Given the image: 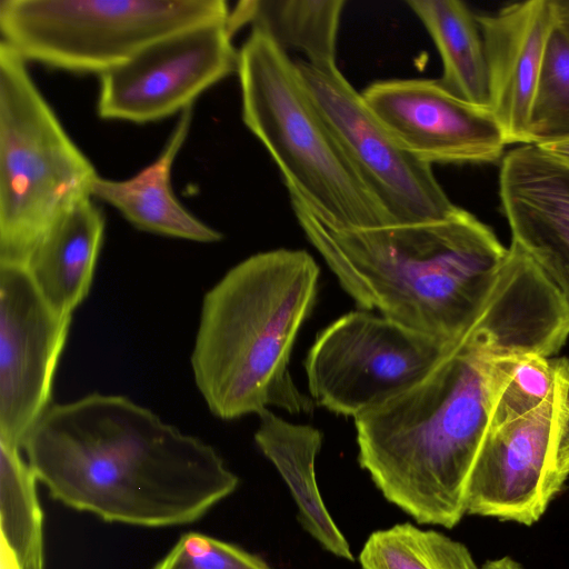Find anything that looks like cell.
Instances as JSON below:
<instances>
[{
	"label": "cell",
	"instance_id": "obj_1",
	"mask_svg": "<svg viewBox=\"0 0 569 569\" xmlns=\"http://www.w3.org/2000/svg\"><path fill=\"white\" fill-rule=\"evenodd\" d=\"M22 449L53 499L110 522L190 523L239 483L210 445L117 395L52 405Z\"/></svg>",
	"mask_w": 569,
	"mask_h": 569
},
{
	"label": "cell",
	"instance_id": "obj_2",
	"mask_svg": "<svg viewBox=\"0 0 569 569\" xmlns=\"http://www.w3.org/2000/svg\"><path fill=\"white\" fill-rule=\"evenodd\" d=\"M528 350L518 320L491 300L426 378L355 418L359 463L388 501L419 523L461 520L501 360Z\"/></svg>",
	"mask_w": 569,
	"mask_h": 569
},
{
	"label": "cell",
	"instance_id": "obj_3",
	"mask_svg": "<svg viewBox=\"0 0 569 569\" xmlns=\"http://www.w3.org/2000/svg\"><path fill=\"white\" fill-rule=\"evenodd\" d=\"M290 202L359 307L448 343L477 323L508 256L492 229L459 207L438 220L336 229Z\"/></svg>",
	"mask_w": 569,
	"mask_h": 569
},
{
	"label": "cell",
	"instance_id": "obj_4",
	"mask_svg": "<svg viewBox=\"0 0 569 569\" xmlns=\"http://www.w3.org/2000/svg\"><path fill=\"white\" fill-rule=\"evenodd\" d=\"M319 273L307 251L276 249L237 263L207 291L191 368L212 415L232 420L269 406L312 413L315 400L295 385L289 362Z\"/></svg>",
	"mask_w": 569,
	"mask_h": 569
},
{
	"label": "cell",
	"instance_id": "obj_5",
	"mask_svg": "<svg viewBox=\"0 0 569 569\" xmlns=\"http://www.w3.org/2000/svg\"><path fill=\"white\" fill-rule=\"evenodd\" d=\"M237 73L243 123L273 159L290 199L336 229L395 223L342 151L287 51L252 28Z\"/></svg>",
	"mask_w": 569,
	"mask_h": 569
},
{
	"label": "cell",
	"instance_id": "obj_6",
	"mask_svg": "<svg viewBox=\"0 0 569 569\" xmlns=\"http://www.w3.org/2000/svg\"><path fill=\"white\" fill-rule=\"evenodd\" d=\"M98 177L37 88L27 61L0 42V263L24 266L46 231L92 197Z\"/></svg>",
	"mask_w": 569,
	"mask_h": 569
},
{
	"label": "cell",
	"instance_id": "obj_7",
	"mask_svg": "<svg viewBox=\"0 0 569 569\" xmlns=\"http://www.w3.org/2000/svg\"><path fill=\"white\" fill-rule=\"evenodd\" d=\"M223 0H1V42L24 61L101 74L173 32L226 20Z\"/></svg>",
	"mask_w": 569,
	"mask_h": 569
},
{
	"label": "cell",
	"instance_id": "obj_8",
	"mask_svg": "<svg viewBox=\"0 0 569 569\" xmlns=\"http://www.w3.org/2000/svg\"><path fill=\"white\" fill-rule=\"evenodd\" d=\"M453 346L383 316L351 311L309 349V391L329 411L357 418L420 382Z\"/></svg>",
	"mask_w": 569,
	"mask_h": 569
},
{
	"label": "cell",
	"instance_id": "obj_9",
	"mask_svg": "<svg viewBox=\"0 0 569 569\" xmlns=\"http://www.w3.org/2000/svg\"><path fill=\"white\" fill-rule=\"evenodd\" d=\"M569 477V361L550 396L488 430L467 489V512L530 526Z\"/></svg>",
	"mask_w": 569,
	"mask_h": 569
},
{
	"label": "cell",
	"instance_id": "obj_10",
	"mask_svg": "<svg viewBox=\"0 0 569 569\" xmlns=\"http://www.w3.org/2000/svg\"><path fill=\"white\" fill-rule=\"evenodd\" d=\"M295 62L342 151L393 222L438 220L457 209L432 166L396 139L338 67L320 69L303 59Z\"/></svg>",
	"mask_w": 569,
	"mask_h": 569
},
{
	"label": "cell",
	"instance_id": "obj_11",
	"mask_svg": "<svg viewBox=\"0 0 569 569\" xmlns=\"http://www.w3.org/2000/svg\"><path fill=\"white\" fill-rule=\"evenodd\" d=\"M227 20L162 37L101 73L99 117L144 123L192 108L202 92L238 70Z\"/></svg>",
	"mask_w": 569,
	"mask_h": 569
},
{
	"label": "cell",
	"instance_id": "obj_12",
	"mask_svg": "<svg viewBox=\"0 0 569 569\" xmlns=\"http://www.w3.org/2000/svg\"><path fill=\"white\" fill-rule=\"evenodd\" d=\"M72 316L43 299L23 266L0 263V441L22 449L51 405Z\"/></svg>",
	"mask_w": 569,
	"mask_h": 569
},
{
	"label": "cell",
	"instance_id": "obj_13",
	"mask_svg": "<svg viewBox=\"0 0 569 569\" xmlns=\"http://www.w3.org/2000/svg\"><path fill=\"white\" fill-rule=\"evenodd\" d=\"M361 94L396 139L431 166L503 157L507 142L490 108L457 97L439 79L376 81Z\"/></svg>",
	"mask_w": 569,
	"mask_h": 569
},
{
	"label": "cell",
	"instance_id": "obj_14",
	"mask_svg": "<svg viewBox=\"0 0 569 569\" xmlns=\"http://www.w3.org/2000/svg\"><path fill=\"white\" fill-rule=\"evenodd\" d=\"M499 197L511 242L569 308V162L539 146L520 144L501 159Z\"/></svg>",
	"mask_w": 569,
	"mask_h": 569
},
{
	"label": "cell",
	"instance_id": "obj_15",
	"mask_svg": "<svg viewBox=\"0 0 569 569\" xmlns=\"http://www.w3.org/2000/svg\"><path fill=\"white\" fill-rule=\"evenodd\" d=\"M476 19L486 53L489 108L507 144H528L530 114L555 20L552 0L510 3Z\"/></svg>",
	"mask_w": 569,
	"mask_h": 569
},
{
	"label": "cell",
	"instance_id": "obj_16",
	"mask_svg": "<svg viewBox=\"0 0 569 569\" xmlns=\"http://www.w3.org/2000/svg\"><path fill=\"white\" fill-rule=\"evenodd\" d=\"M106 220L91 197L69 208L39 239L24 268L43 299L70 315L87 298L103 241Z\"/></svg>",
	"mask_w": 569,
	"mask_h": 569
},
{
	"label": "cell",
	"instance_id": "obj_17",
	"mask_svg": "<svg viewBox=\"0 0 569 569\" xmlns=\"http://www.w3.org/2000/svg\"><path fill=\"white\" fill-rule=\"evenodd\" d=\"M192 108L180 113L157 159L124 180L98 177L91 196L117 209L136 228L166 237L202 243L217 242L222 234L196 218L176 198L171 170L191 127Z\"/></svg>",
	"mask_w": 569,
	"mask_h": 569
},
{
	"label": "cell",
	"instance_id": "obj_18",
	"mask_svg": "<svg viewBox=\"0 0 569 569\" xmlns=\"http://www.w3.org/2000/svg\"><path fill=\"white\" fill-rule=\"evenodd\" d=\"M258 416L254 441L288 486L301 526L325 550L352 561L350 546L327 510L316 480L322 433L311 426L288 422L269 409Z\"/></svg>",
	"mask_w": 569,
	"mask_h": 569
},
{
	"label": "cell",
	"instance_id": "obj_19",
	"mask_svg": "<svg viewBox=\"0 0 569 569\" xmlns=\"http://www.w3.org/2000/svg\"><path fill=\"white\" fill-rule=\"evenodd\" d=\"M345 0H243L230 9L232 34L246 24L263 31L284 51L298 50L320 69L336 68Z\"/></svg>",
	"mask_w": 569,
	"mask_h": 569
},
{
	"label": "cell",
	"instance_id": "obj_20",
	"mask_svg": "<svg viewBox=\"0 0 569 569\" xmlns=\"http://www.w3.org/2000/svg\"><path fill=\"white\" fill-rule=\"evenodd\" d=\"M442 61L441 83L457 97L489 108V80L476 16L458 0H408Z\"/></svg>",
	"mask_w": 569,
	"mask_h": 569
},
{
	"label": "cell",
	"instance_id": "obj_21",
	"mask_svg": "<svg viewBox=\"0 0 569 569\" xmlns=\"http://www.w3.org/2000/svg\"><path fill=\"white\" fill-rule=\"evenodd\" d=\"M37 481L20 448L0 441L1 569H23L33 549L43 545Z\"/></svg>",
	"mask_w": 569,
	"mask_h": 569
},
{
	"label": "cell",
	"instance_id": "obj_22",
	"mask_svg": "<svg viewBox=\"0 0 569 569\" xmlns=\"http://www.w3.org/2000/svg\"><path fill=\"white\" fill-rule=\"evenodd\" d=\"M359 561L362 569H479L462 543L410 523L372 532Z\"/></svg>",
	"mask_w": 569,
	"mask_h": 569
},
{
	"label": "cell",
	"instance_id": "obj_23",
	"mask_svg": "<svg viewBox=\"0 0 569 569\" xmlns=\"http://www.w3.org/2000/svg\"><path fill=\"white\" fill-rule=\"evenodd\" d=\"M567 139H569V26L555 14L530 114L528 144L545 146Z\"/></svg>",
	"mask_w": 569,
	"mask_h": 569
},
{
	"label": "cell",
	"instance_id": "obj_24",
	"mask_svg": "<svg viewBox=\"0 0 569 569\" xmlns=\"http://www.w3.org/2000/svg\"><path fill=\"white\" fill-rule=\"evenodd\" d=\"M569 359L539 353L511 355L502 360L488 430L539 407L553 391Z\"/></svg>",
	"mask_w": 569,
	"mask_h": 569
},
{
	"label": "cell",
	"instance_id": "obj_25",
	"mask_svg": "<svg viewBox=\"0 0 569 569\" xmlns=\"http://www.w3.org/2000/svg\"><path fill=\"white\" fill-rule=\"evenodd\" d=\"M153 569H271L242 548L199 532L180 537Z\"/></svg>",
	"mask_w": 569,
	"mask_h": 569
},
{
	"label": "cell",
	"instance_id": "obj_26",
	"mask_svg": "<svg viewBox=\"0 0 569 569\" xmlns=\"http://www.w3.org/2000/svg\"><path fill=\"white\" fill-rule=\"evenodd\" d=\"M556 157L569 162V139L539 146Z\"/></svg>",
	"mask_w": 569,
	"mask_h": 569
},
{
	"label": "cell",
	"instance_id": "obj_27",
	"mask_svg": "<svg viewBox=\"0 0 569 569\" xmlns=\"http://www.w3.org/2000/svg\"><path fill=\"white\" fill-rule=\"evenodd\" d=\"M23 569H44L43 545L33 549L28 557Z\"/></svg>",
	"mask_w": 569,
	"mask_h": 569
},
{
	"label": "cell",
	"instance_id": "obj_28",
	"mask_svg": "<svg viewBox=\"0 0 569 569\" xmlns=\"http://www.w3.org/2000/svg\"><path fill=\"white\" fill-rule=\"evenodd\" d=\"M481 569H522V567L509 557L487 561Z\"/></svg>",
	"mask_w": 569,
	"mask_h": 569
},
{
	"label": "cell",
	"instance_id": "obj_29",
	"mask_svg": "<svg viewBox=\"0 0 569 569\" xmlns=\"http://www.w3.org/2000/svg\"><path fill=\"white\" fill-rule=\"evenodd\" d=\"M552 6L556 17L569 26V0H552Z\"/></svg>",
	"mask_w": 569,
	"mask_h": 569
}]
</instances>
